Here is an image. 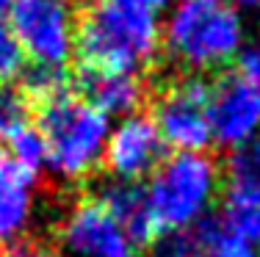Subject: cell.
<instances>
[{"mask_svg":"<svg viewBox=\"0 0 260 257\" xmlns=\"http://www.w3.org/2000/svg\"><path fill=\"white\" fill-rule=\"evenodd\" d=\"M164 58L155 11L127 0H80L72 6V66L147 75Z\"/></svg>","mask_w":260,"mask_h":257,"instance_id":"1","label":"cell"},{"mask_svg":"<svg viewBox=\"0 0 260 257\" xmlns=\"http://www.w3.org/2000/svg\"><path fill=\"white\" fill-rule=\"evenodd\" d=\"M47 146V166L67 182H86L103 169L108 116L78 97L72 86L28 102Z\"/></svg>","mask_w":260,"mask_h":257,"instance_id":"2","label":"cell"},{"mask_svg":"<svg viewBox=\"0 0 260 257\" xmlns=\"http://www.w3.org/2000/svg\"><path fill=\"white\" fill-rule=\"evenodd\" d=\"M241 47V20L227 0H180L164 33V56L185 72H221Z\"/></svg>","mask_w":260,"mask_h":257,"instance_id":"3","label":"cell"},{"mask_svg":"<svg viewBox=\"0 0 260 257\" xmlns=\"http://www.w3.org/2000/svg\"><path fill=\"white\" fill-rule=\"evenodd\" d=\"M221 186V166L208 152H175L152 174L147 186L150 202L164 230L194 227L210 213Z\"/></svg>","mask_w":260,"mask_h":257,"instance_id":"4","label":"cell"},{"mask_svg":"<svg viewBox=\"0 0 260 257\" xmlns=\"http://www.w3.org/2000/svg\"><path fill=\"white\" fill-rule=\"evenodd\" d=\"M9 17L30 64L67 66L72 61V6L61 0H11Z\"/></svg>","mask_w":260,"mask_h":257,"instance_id":"5","label":"cell"},{"mask_svg":"<svg viewBox=\"0 0 260 257\" xmlns=\"http://www.w3.org/2000/svg\"><path fill=\"white\" fill-rule=\"evenodd\" d=\"M208 125L210 136L221 146H241L260 127V83L238 66L216 72L210 78L208 97Z\"/></svg>","mask_w":260,"mask_h":257,"instance_id":"6","label":"cell"},{"mask_svg":"<svg viewBox=\"0 0 260 257\" xmlns=\"http://www.w3.org/2000/svg\"><path fill=\"white\" fill-rule=\"evenodd\" d=\"M58 246L75 257H130V241L91 191H80L58 218Z\"/></svg>","mask_w":260,"mask_h":257,"instance_id":"7","label":"cell"},{"mask_svg":"<svg viewBox=\"0 0 260 257\" xmlns=\"http://www.w3.org/2000/svg\"><path fill=\"white\" fill-rule=\"evenodd\" d=\"M166 161V141L160 138L155 119L150 111L130 114L119 127L108 136L103 163L116 180L141 182L152 177Z\"/></svg>","mask_w":260,"mask_h":257,"instance_id":"8","label":"cell"},{"mask_svg":"<svg viewBox=\"0 0 260 257\" xmlns=\"http://www.w3.org/2000/svg\"><path fill=\"white\" fill-rule=\"evenodd\" d=\"M72 91L105 116H130L150 108V81L139 72H103L89 66H70Z\"/></svg>","mask_w":260,"mask_h":257,"instance_id":"9","label":"cell"},{"mask_svg":"<svg viewBox=\"0 0 260 257\" xmlns=\"http://www.w3.org/2000/svg\"><path fill=\"white\" fill-rule=\"evenodd\" d=\"M94 197L103 202V207L111 213V218L119 224V230L133 246H152L155 238L164 232L144 182L114 180L105 182Z\"/></svg>","mask_w":260,"mask_h":257,"instance_id":"10","label":"cell"},{"mask_svg":"<svg viewBox=\"0 0 260 257\" xmlns=\"http://www.w3.org/2000/svg\"><path fill=\"white\" fill-rule=\"evenodd\" d=\"M39 177L30 171L0 144V243L22 235L25 224L30 222L34 197L30 186Z\"/></svg>","mask_w":260,"mask_h":257,"instance_id":"11","label":"cell"},{"mask_svg":"<svg viewBox=\"0 0 260 257\" xmlns=\"http://www.w3.org/2000/svg\"><path fill=\"white\" fill-rule=\"evenodd\" d=\"M221 177H224V197L260 199V136H252L227 155Z\"/></svg>","mask_w":260,"mask_h":257,"instance_id":"12","label":"cell"},{"mask_svg":"<svg viewBox=\"0 0 260 257\" xmlns=\"http://www.w3.org/2000/svg\"><path fill=\"white\" fill-rule=\"evenodd\" d=\"M194 232L200 235L205 257H257L255 246L238 235L224 210H210L194 224Z\"/></svg>","mask_w":260,"mask_h":257,"instance_id":"13","label":"cell"},{"mask_svg":"<svg viewBox=\"0 0 260 257\" xmlns=\"http://www.w3.org/2000/svg\"><path fill=\"white\" fill-rule=\"evenodd\" d=\"M9 152L36 177H39L47 166V146H45V138H42L39 127H36L34 122L22 125L20 130L9 138Z\"/></svg>","mask_w":260,"mask_h":257,"instance_id":"14","label":"cell"},{"mask_svg":"<svg viewBox=\"0 0 260 257\" xmlns=\"http://www.w3.org/2000/svg\"><path fill=\"white\" fill-rule=\"evenodd\" d=\"M224 216L230 227L252 246H260V199L246 197H224Z\"/></svg>","mask_w":260,"mask_h":257,"instance_id":"15","label":"cell"},{"mask_svg":"<svg viewBox=\"0 0 260 257\" xmlns=\"http://www.w3.org/2000/svg\"><path fill=\"white\" fill-rule=\"evenodd\" d=\"M150 257H205V249L194 227L164 230L150 246Z\"/></svg>","mask_w":260,"mask_h":257,"instance_id":"16","label":"cell"},{"mask_svg":"<svg viewBox=\"0 0 260 257\" xmlns=\"http://www.w3.org/2000/svg\"><path fill=\"white\" fill-rule=\"evenodd\" d=\"M28 122H30V111H28V102L22 97L20 86H14V83L0 86V141H9Z\"/></svg>","mask_w":260,"mask_h":257,"instance_id":"17","label":"cell"},{"mask_svg":"<svg viewBox=\"0 0 260 257\" xmlns=\"http://www.w3.org/2000/svg\"><path fill=\"white\" fill-rule=\"evenodd\" d=\"M28 58L22 53L20 42H17L14 30L0 20V86L6 83H14V78L22 75Z\"/></svg>","mask_w":260,"mask_h":257,"instance_id":"18","label":"cell"},{"mask_svg":"<svg viewBox=\"0 0 260 257\" xmlns=\"http://www.w3.org/2000/svg\"><path fill=\"white\" fill-rule=\"evenodd\" d=\"M0 257H64L61 246L47 238L36 235H17L11 241L0 243Z\"/></svg>","mask_w":260,"mask_h":257,"instance_id":"19","label":"cell"},{"mask_svg":"<svg viewBox=\"0 0 260 257\" xmlns=\"http://www.w3.org/2000/svg\"><path fill=\"white\" fill-rule=\"evenodd\" d=\"M238 69L249 75L255 83H260V47H249L244 56L238 58Z\"/></svg>","mask_w":260,"mask_h":257,"instance_id":"20","label":"cell"},{"mask_svg":"<svg viewBox=\"0 0 260 257\" xmlns=\"http://www.w3.org/2000/svg\"><path fill=\"white\" fill-rule=\"evenodd\" d=\"M127 3H136V6H141V9L158 11L160 6H166V3H169V0H127Z\"/></svg>","mask_w":260,"mask_h":257,"instance_id":"21","label":"cell"},{"mask_svg":"<svg viewBox=\"0 0 260 257\" xmlns=\"http://www.w3.org/2000/svg\"><path fill=\"white\" fill-rule=\"evenodd\" d=\"M238 6H260V0H235Z\"/></svg>","mask_w":260,"mask_h":257,"instance_id":"22","label":"cell"},{"mask_svg":"<svg viewBox=\"0 0 260 257\" xmlns=\"http://www.w3.org/2000/svg\"><path fill=\"white\" fill-rule=\"evenodd\" d=\"M9 6H11V0H0V17H3V11H9Z\"/></svg>","mask_w":260,"mask_h":257,"instance_id":"23","label":"cell"},{"mask_svg":"<svg viewBox=\"0 0 260 257\" xmlns=\"http://www.w3.org/2000/svg\"><path fill=\"white\" fill-rule=\"evenodd\" d=\"M61 3H70V6H78L80 0H61Z\"/></svg>","mask_w":260,"mask_h":257,"instance_id":"24","label":"cell"},{"mask_svg":"<svg viewBox=\"0 0 260 257\" xmlns=\"http://www.w3.org/2000/svg\"><path fill=\"white\" fill-rule=\"evenodd\" d=\"M130 257H133V254H130Z\"/></svg>","mask_w":260,"mask_h":257,"instance_id":"25","label":"cell"}]
</instances>
